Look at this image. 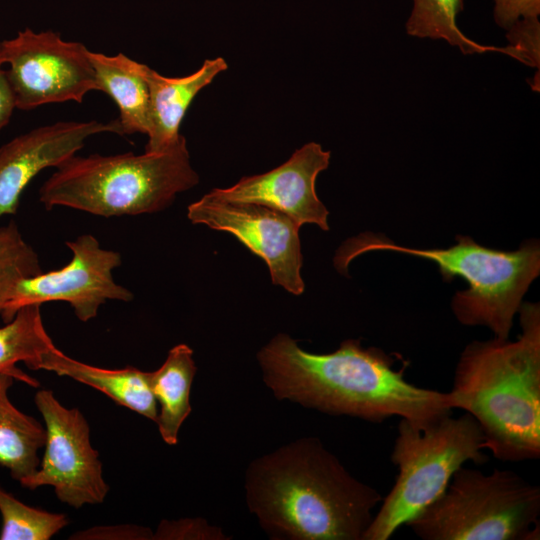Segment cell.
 I'll list each match as a JSON object with an SVG mask.
<instances>
[{
	"label": "cell",
	"mask_w": 540,
	"mask_h": 540,
	"mask_svg": "<svg viewBox=\"0 0 540 540\" xmlns=\"http://www.w3.org/2000/svg\"><path fill=\"white\" fill-rule=\"evenodd\" d=\"M15 379L0 373V466L21 483L36 472L44 447L45 427L11 402L8 391Z\"/></svg>",
	"instance_id": "18"
},
{
	"label": "cell",
	"mask_w": 540,
	"mask_h": 540,
	"mask_svg": "<svg viewBox=\"0 0 540 540\" xmlns=\"http://www.w3.org/2000/svg\"><path fill=\"white\" fill-rule=\"evenodd\" d=\"M40 306L21 307L9 322L0 327V373L33 387L38 386V381L17 368L16 364L23 362L36 370L43 353L54 346L45 330Z\"/></svg>",
	"instance_id": "19"
},
{
	"label": "cell",
	"mask_w": 540,
	"mask_h": 540,
	"mask_svg": "<svg viewBox=\"0 0 540 540\" xmlns=\"http://www.w3.org/2000/svg\"><path fill=\"white\" fill-rule=\"evenodd\" d=\"M374 250L426 258L438 265L443 280L465 279L469 288L452 299L456 318L464 325L486 326L498 339H508L522 298L540 273V246L535 239L525 241L515 251H501L458 235L457 244L449 248L414 249L372 232L346 240L336 252L335 267L344 273L352 259Z\"/></svg>",
	"instance_id": "5"
},
{
	"label": "cell",
	"mask_w": 540,
	"mask_h": 540,
	"mask_svg": "<svg viewBox=\"0 0 540 540\" xmlns=\"http://www.w3.org/2000/svg\"><path fill=\"white\" fill-rule=\"evenodd\" d=\"M187 217L193 224L233 234L266 262L274 284L294 295L304 292L301 226L289 216L260 204L227 201L208 193L188 206Z\"/></svg>",
	"instance_id": "11"
},
{
	"label": "cell",
	"mask_w": 540,
	"mask_h": 540,
	"mask_svg": "<svg viewBox=\"0 0 540 540\" xmlns=\"http://www.w3.org/2000/svg\"><path fill=\"white\" fill-rule=\"evenodd\" d=\"M3 65L0 61V130L8 124L16 108L14 95Z\"/></svg>",
	"instance_id": "27"
},
{
	"label": "cell",
	"mask_w": 540,
	"mask_h": 540,
	"mask_svg": "<svg viewBox=\"0 0 540 540\" xmlns=\"http://www.w3.org/2000/svg\"><path fill=\"white\" fill-rule=\"evenodd\" d=\"M228 65L222 57L207 59L192 74L183 77H165L143 65L149 88L150 124L145 152L157 153L176 145L182 135L181 122L195 96Z\"/></svg>",
	"instance_id": "14"
},
{
	"label": "cell",
	"mask_w": 540,
	"mask_h": 540,
	"mask_svg": "<svg viewBox=\"0 0 540 540\" xmlns=\"http://www.w3.org/2000/svg\"><path fill=\"white\" fill-rule=\"evenodd\" d=\"M42 272L38 254L11 221L0 226V315L19 283Z\"/></svg>",
	"instance_id": "22"
},
{
	"label": "cell",
	"mask_w": 540,
	"mask_h": 540,
	"mask_svg": "<svg viewBox=\"0 0 540 540\" xmlns=\"http://www.w3.org/2000/svg\"><path fill=\"white\" fill-rule=\"evenodd\" d=\"M329 162L330 151L309 142L277 168L244 177L229 188H215L209 193L227 201L260 204L289 216L299 226L316 224L328 231L329 212L316 194L315 182Z\"/></svg>",
	"instance_id": "12"
},
{
	"label": "cell",
	"mask_w": 540,
	"mask_h": 540,
	"mask_svg": "<svg viewBox=\"0 0 540 540\" xmlns=\"http://www.w3.org/2000/svg\"><path fill=\"white\" fill-rule=\"evenodd\" d=\"M47 370L88 385L154 422L158 415L157 401L151 391L148 372L135 367L104 369L75 360L52 346L43 353L36 370Z\"/></svg>",
	"instance_id": "15"
},
{
	"label": "cell",
	"mask_w": 540,
	"mask_h": 540,
	"mask_svg": "<svg viewBox=\"0 0 540 540\" xmlns=\"http://www.w3.org/2000/svg\"><path fill=\"white\" fill-rule=\"evenodd\" d=\"M0 540H49L69 524L65 514L24 504L0 485Z\"/></svg>",
	"instance_id": "21"
},
{
	"label": "cell",
	"mask_w": 540,
	"mask_h": 540,
	"mask_svg": "<svg viewBox=\"0 0 540 540\" xmlns=\"http://www.w3.org/2000/svg\"><path fill=\"white\" fill-rule=\"evenodd\" d=\"M123 135L118 119L61 121L25 132L0 147V218L17 212L21 195L41 171L79 151L92 135Z\"/></svg>",
	"instance_id": "13"
},
{
	"label": "cell",
	"mask_w": 540,
	"mask_h": 540,
	"mask_svg": "<svg viewBox=\"0 0 540 540\" xmlns=\"http://www.w3.org/2000/svg\"><path fill=\"white\" fill-rule=\"evenodd\" d=\"M199 182L184 136L168 150L136 155L76 154L55 167L39 190L46 209L64 206L112 217L154 213Z\"/></svg>",
	"instance_id": "4"
},
{
	"label": "cell",
	"mask_w": 540,
	"mask_h": 540,
	"mask_svg": "<svg viewBox=\"0 0 540 540\" xmlns=\"http://www.w3.org/2000/svg\"><path fill=\"white\" fill-rule=\"evenodd\" d=\"M100 91L117 105L123 135L146 134L150 124L149 88L143 65L123 53L108 56L88 51Z\"/></svg>",
	"instance_id": "16"
},
{
	"label": "cell",
	"mask_w": 540,
	"mask_h": 540,
	"mask_svg": "<svg viewBox=\"0 0 540 540\" xmlns=\"http://www.w3.org/2000/svg\"><path fill=\"white\" fill-rule=\"evenodd\" d=\"M266 386L279 400H289L330 415L375 423L399 416L428 422L456 408L451 392L416 386L396 361L359 340L343 341L331 353L300 348L287 334L274 336L257 354Z\"/></svg>",
	"instance_id": "1"
},
{
	"label": "cell",
	"mask_w": 540,
	"mask_h": 540,
	"mask_svg": "<svg viewBox=\"0 0 540 540\" xmlns=\"http://www.w3.org/2000/svg\"><path fill=\"white\" fill-rule=\"evenodd\" d=\"M507 31L510 57L537 68L540 67V22L538 18L517 21Z\"/></svg>",
	"instance_id": "23"
},
{
	"label": "cell",
	"mask_w": 540,
	"mask_h": 540,
	"mask_svg": "<svg viewBox=\"0 0 540 540\" xmlns=\"http://www.w3.org/2000/svg\"><path fill=\"white\" fill-rule=\"evenodd\" d=\"M153 539H225L219 528L212 527L203 519L163 520Z\"/></svg>",
	"instance_id": "24"
},
{
	"label": "cell",
	"mask_w": 540,
	"mask_h": 540,
	"mask_svg": "<svg viewBox=\"0 0 540 540\" xmlns=\"http://www.w3.org/2000/svg\"><path fill=\"white\" fill-rule=\"evenodd\" d=\"M75 540H147L153 539V533L146 527L131 524L96 526L74 533Z\"/></svg>",
	"instance_id": "26"
},
{
	"label": "cell",
	"mask_w": 540,
	"mask_h": 540,
	"mask_svg": "<svg viewBox=\"0 0 540 540\" xmlns=\"http://www.w3.org/2000/svg\"><path fill=\"white\" fill-rule=\"evenodd\" d=\"M517 340L473 341L456 365V408L472 415L502 461L540 456V308L521 304Z\"/></svg>",
	"instance_id": "3"
},
{
	"label": "cell",
	"mask_w": 540,
	"mask_h": 540,
	"mask_svg": "<svg viewBox=\"0 0 540 540\" xmlns=\"http://www.w3.org/2000/svg\"><path fill=\"white\" fill-rule=\"evenodd\" d=\"M540 0H493V18L502 29L508 30L517 21L539 18Z\"/></svg>",
	"instance_id": "25"
},
{
	"label": "cell",
	"mask_w": 540,
	"mask_h": 540,
	"mask_svg": "<svg viewBox=\"0 0 540 540\" xmlns=\"http://www.w3.org/2000/svg\"><path fill=\"white\" fill-rule=\"evenodd\" d=\"M34 403L44 420L45 451L36 472L20 485L30 490L52 486L56 497L73 508L103 503L109 485L84 415L62 405L51 390L38 391Z\"/></svg>",
	"instance_id": "9"
},
{
	"label": "cell",
	"mask_w": 540,
	"mask_h": 540,
	"mask_svg": "<svg viewBox=\"0 0 540 540\" xmlns=\"http://www.w3.org/2000/svg\"><path fill=\"white\" fill-rule=\"evenodd\" d=\"M88 51L83 43L65 41L53 31L30 28L0 42V61L8 65L6 76L16 108L81 103L90 91H100Z\"/></svg>",
	"instance_id": "8"
},
{
	"label": "cell",
	"mask_w": 540,
	"mask_h": 540,
	"mask_svg": "<svg viewBox=\"0 0 540 540\" xmlns=\"http://www.w3.org/2000/svg\"><path fill=\"white\" fill-rule=\"evenodd\" d=\"M485 437L469 413L428 422L401 418L391 452L398 474L362 540H388L447 488L466 462L483 464Z\"/></svg>",
	"instance_id": "6"
},
{
	"label": "cell",
	"mask_w": 540,
	"mask_h": 540,
	"mask_svg": "<svg viewBox=\"0 0 540 540\" xmlns=\"http://www.w3.org/2000/svg\"><path fill=\"white\" fill-rule=\"evenodd\" d=\"M540 488L512 470L460 467L407 525L423 540H538Z\"/></svg>",
	"instance_id": "7"
},
{
	"label": "cell",
	"mask_w": 540,
	"mask_h": 540,
	"mask_svg": "<svg viewBox=\"0 0 540 540\" xmlns=\"http://www.w3.org/2000/svg\"><path fill=\"white\" fill-rule=\"evenodd\" d=\"M406 33L416 38L444 40L463 54L501 52L509 56L508 47L479 44L464 35L457 19L464 9V0H412Z\"/></svg>",
	"instance_id": "20"
},
{
	"label": "cell",
	"mask_w": 540,
	"mask_h": 540,
	"mask_svg": "<svg viewBox=\"0 0 540 540\" xmlns=\"http://www.w3.org/2000/svg\"><path fill=\"white\" fill-rule=\"evenodd\" d=\"M196 371L193 350L186 344H178L157 370L148 372L151 391L159 403L155 423L163 441L169 445L178 442L179 430L191 413L190 393Z\"/></svg>",
	"instance_id": "17"
},
{
	"label": "cell",
	"mask_w": 540,
	"mask_h": 540,
	"mask_svg": "<svg viewBox=\"0 0 540 540\" xmlns=\"http://www.w3.org/2000/svg\"><path fill=\"white\" fill-rule=\"evenodd\" d=\"M72 259L64 267L22 280L1 313L9 322L23 306L63 301L71 305L76 317L83 322L96 317L107 300L129 302L133 293L114 281L112 271L121 265L120 253L101 247L90 234L68 241Z\"/></svg>",
	"instance_id": "10"
},
{
	"label": "cell",
	"mask_w": 540,
	"mask_h": 540,
	"mask_svg": "<svg viewBox=\"0 0 540 540\" xmlns=\"http://www.w3.org/2000/svg\"><path fill=\"white\" fill-rule=\"evenodd\" d=\"M244 488L249 511L274 539L362 540L383 499L316 437L254 459Z\"/></svg>",
	"instance_id": "2"
}]
</instances>
